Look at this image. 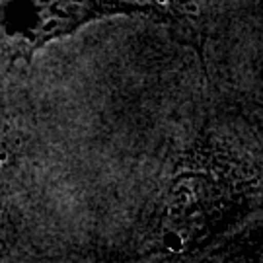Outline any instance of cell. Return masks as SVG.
I'll use <instances>...</instances> for the list:
<instances>
[{"label": "cell", "mask_w": 263, "mask_h": 263, "mask_svg": "<svg viewBox=\"0 0 263 263\" xmlns=\"http://www.w3.org/2000/svg\"><path fill=\"white\" fill-rule=\"evenodd\" d=\"M205 254L218 261H263V213L236 226Z\"/></svg>", "instance_id": "7a4b0ae2"}, {"label": "cell", "mask_w": 263, "mask_h": 263, "mask_svg": "<svg viewBox=\"0 0 263 263\" xmlns=\"http://www.w3.org/2000/svg\"><path fill=\"white\" fill-rule=\"evenodd\" d=\"M263 209V151L248 133L209 115L168 154L152 195L144 250L179 259L213 244Z\"/></svg>", "instance_id": "6da1fadb"}]
</instances>
